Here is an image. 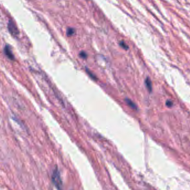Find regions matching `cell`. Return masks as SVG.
Listing matches in <instances>:
<instances>
[{
  "mask_svg": "<svg viewBox=\"0 0 190 190\" xmlns=\"http://www.w3.org/2000/svg\"><path fill=\"white\" fill-rule=\"evenodd\" d=\"M52 180L54 185L57 187V188L61 189L63 184H62L60 173L57 168H56L55 170L53 171L52 175Z\"/></svg>",
  "mask_w": 190,
  "mask_h": 190,
  "instance_id": "1",
  "label": "cell"
},
{
  "mask_svg": "<svg viewBox=\"0 0 190 190\" xmlns=\"http://www.w3.org/2000/svg\"><path fill=\"white\" fill-rule=\"evenodd\" d=\"M8 29L10 34L13 36L18 35L19 30L17 29L16 25L14 23L13 21H10L8 23Z\"/></svg>",
  "mask_w": 190,
  "mask_h": 190,
  "instance_id": "2",
  "label": "cell"
},
{
  "mask_svg": "<svg viewBox=\"0 0 190 190\" xmlns=\"http://www.w3.org/2000/svg\"><path fill=\"white\" fill-rule=\"evenodd\" d=\"M4 52L5 53V55H6L7 56V58L9 59H10V60H13L15 59V57H14V55H13V53L11 50L10 46L9 45H6L5 46V48H4Z\"/></svg>",
  "mask_w": 190,
  "mask_h": 190,
  "instance_id": "3",
  "label": "cell"
},
{
  "mask_svg": "<svg viewBox=\"0 0 190 190\" xmlns=\"http://www.w3.org/2000/svg\"><path fill=\"white\" fill-rule=\"evenodd\" d=\"M126 103L128 104V105L129 106H131L133 109H137V106H135V104L133 103L132 101L131 100H129V99H126Z\"/></svg>",
  "mask_w": 190,
  "mask_h": 190,
  "instance_id": "4",
  "label": "cell"
},
{
  "mask_svg": "<svg viewBox=\"0 0 190 190\" xmlns=\"http://www.w3.org/2000/svg\"><path fill=\"white\" fill-rule=\"evenodd\" d=\"M145 84H146V86L148 88L149 91H151L152 90V83L151 80L149 79V78H147L146 80L145 81Z\"/></svg>",
  "mask_w": 190,
  "mask_h": 190,
  "instance_id": "5",
  "label": "cell"
},
{
  "mask_svg": "<svg viewBox=\"0 0 190 190\" xmlns=\"http://www.w3.org/2000/svg\"><path fill=\"white\" fill-rule=\"evenodd\" d=\"M75 32V30L73 28H68L66 31V34L68 36L73 35Z\"/></svg>",
  "mask_w": 190,
  "mask_h": 190,
  "instance_id": "6",
  "label": "cell"
},
{
  "mask_svg": "<svg viewBox=\"0 0 190 190\" xmlns=\"http://www.w3.org/2000/svg\"><path fill=\"white\" fill-rule=\"evenodd\" d=\"M119 45H120L122 48L125 49V50L128 49V46H127V45L126 43L124 42L123 41H120V42H119Z\"/></svg>",
  "mask_w": 190,
  "mask_h": 190,
  "instance_id": "7",
  "label": "cell"
},
{
  "mask_svg": "<svg viewBox=\"0 0 190 190\" xmlns=\"http://www.w3.org/2000/svg\"><path fill=\"white\" fill-rule=\"evenodd\" d=\"M79 55H80L81 58L83 59H86L88 56L87 54L84 52H81L80 54H79Z\"/></svg>",
  "mask_w": 190,
  "mask_h": 190,
  "instance_id": "8",
  "label": "cell"
},
{
  "mask_svg": "<svg viewBox=\"0 0 190 190\" xmlns=\"http://www.w3.org/2000/svg\"><path fill=\"white\" fill-rule=\"evenodd\" d=\"M87 73H88V74H89V75H90V77H91L92 79H94V80H96V79H97V78H96V77H95V76H94V75H93V74H91V73H90V71H89V70H87Z\"/></svg>",
  "mask_w": 190,
  "mask_h": 190,
  "instance_id": "9",
  "label": "cell"
},
{
  "mask_svg": "<svg viewBox=\"0 0 190 190\" xmlns=\"http://www.w3.org/2000/svg\"><path fill=\"white\" fill-rule=\"evenodd\" d=\"M166 105H167V106H168V107H171V106H172V105H173V103L171 101H167V102H166Z\"/></svg>",
  "mask_w": 190,
  "mask_h": 190,
  "instance_id": "10",
  "label": "cell"
}]
</instances>
